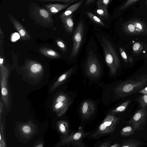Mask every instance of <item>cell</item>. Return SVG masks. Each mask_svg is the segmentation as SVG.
Returning <instances> with one entry per match:
<instances>
[{
    "label": "cell",
    "instance_id": "obj_1",
    "mask_svg": "<svg viewBox=\"0 0 147 147\" xmlns=\"http://www.w3.org/2000/svg\"><path fill=\"white\" fill-rule=\"evenodd\" d=\"M146 86L147 74L123 82L115 88L113 90L116 98H119L134 93Z\"/></svg>",
    "mask_w": 147,
    "mask_h": 147
},
{
    "label": "cell",
    "instance_id": "obj_2",
    "mask_svg": "<svg viewBox=\"0 0 147 147\" xmlns=\"http://www.w3.org/2000/svg\"><path fill=\"white\" fill-rule=\"evenodd\" d=\"M102 46L105 62L109 69L111 75H115L120 66V61L115 50L111 43L103 38Z\"/></svg>",
    "mask_w": 147,
    "mask_h": 147
},
{
    "label": "cell",
    "instance_id": "obj_3",
    "mask_svg": "<svg viewBox=\"0 0 147 147\" xmlns=\"http://www.w3.org/2000/svg\"><path fill=\"white\" fill-rule=\"evenodd\" d=\"M120 119L119 117L110 113L107 115L96 131L92 135V137L94 139H98L113 132Z\"/></svg>",
    "mask_w": 147,
    "mask_h": 147
},
{
    "label": "cell",
    "instance_id": "obj_4",
    "mask_svg": "<svg viewBox=\"0 0 147 147\" xmlns=\"http://www.w3.org/2000/svg\"><path fill=\"white\" fill-rule=\"evenodd\" d=\"M122 28L126 34L130 36L144 35L147 34V25L139 19H133L125 22Z\"/></svg>",
    "mask_w": 147,
    "mask_h": 147
},
{
    "label": "cell",
    "instance_id": "obj_5",
    "mask_svg": "<svg viewBox=\"0 0 147 147\" xmlns=\"http://www.w3.org/2000/svg\"><path fill=\"white\" fill-rule=\"evenodd\" d=\"M89 133L85 132L82 127H80L78 131L63 136L56 147L68 146L71 144L78 147H87L83 143L82 140Z\"/></svg>",
    "mask_w": 147,
    "mask_h": 147
},
{
    "label": "cell",
    "instance_id": "obj_6",
    "mask_svg": "<svg viewBox=\"0 0 147 147\" xmlns=\"http://www.w3.org/2000/svg\"><path fill=\"white\" fill-rule=\"evenodd\" d=\"M72 100L66 94L61 92L54 98L52 104L53 111L58 117L63 115L71 104Z\"/></svg>",
    "mask_w": 147,
    "mask_h": 147
},
{
    "label": "cell",
    "instance_id": "obj_7",
    "mask_svg": "<svg viewBox=\"0 0 147 147\" xmlns=\"http://www.w3.org/2000/svg\"><path fill=\"white\" fill-rule=\"evenodd\" d=\"M0 80L1 96L5 106L8 107L9 105V92L8 86V78L9 74L8 67L4 64L3 59L0 58Z\"/></svg>",
    "mask_w": 147,
    "mask_h": 147
},
{
    "label": "cell",
    "instance_id": "obj_8",
    "mask_svg": "<svg viewBox=\"0 0 147 147\" xmlns=\"http://www.w3.org/2000/svg\"><path fill=\"white\" fill-rule=\"evenodd\" d=\"M85 71L87 75L89 77L96 78L101 74V65L97 57L92 52L89 53L85 66Z\"/></svg>",
    "mask_w": 147,
    "mask_h": 147
},
{
    "label": "cell",
    "instance_id": "obj_9",
    "mask_svg": "<svg viewBox=\"0 0 147 147\" xmlns=\"http://www.w3.org/2000/svg\"><path fill=\"white\" fill-rule=\"evenodd\" d=\"M32 18L43 26H53V23L52 14L47 9L37 6L32 11Z\"/></svg>",
    "mask_w": 147,
    "mask_h": 147
},
{
    "label": "cell",
    "instance_id": "obj_10",
    "mask_svg": "<svg viewBox=\"0 0 147 147\" xmlns=\"http://www.w3.org/2000/svg\"><path fill=\"white\" fill-rule=\"evenodd\" d=\"M147 107L141 108L137 111L127 123L130 124L136 130H143L146 124Z\"/></svg>",
    "mask_w": 147,
    "mask_h": 147
},
{
    "label": "cell",
    "instance_id": "obj_11",
    "mask_svg": "<svg viewBox=\"0 0 147 147\" xmlns=\"http://www.w3.org/2000/svg\"><path fill=\"white\" fill-rule=\"evenodd\" d=\"M83 22L80 20L76 26L73 36V45L71 53V57H75L79 51L82 43L84 32Z\"/></svg>",
    "mask_w": 147,
    "mask_h": 147
},
{
    "label": "cell",
    "instance_id": "obj_12",
    "mask_svg": "<svg viewBox=\"0 0 147 147\" xmlns=\"http://www.w3.org/2000/svg\"><path fill=\"white\" fill-rule=\"evenodd\" d=\"M25 68L28 75L34 78L39 77L43 72V68L39 63L32 60L28 61L26 63Z\"/></svg>",
    "mask_w": 147,
    "mask_h": 147
},
{
    "label": "cell",
    "instance_id": "obj_13",
    "mask_svg": "<svg viewBox=\"0 0 147 147\" xmlns=\"http://www.w3.org/2000/svg\"><path fill=\"white\" fill-rule=\"evenodd\" d=\"M96 105L94 102L90 100H86L81 104L80 112L82 118L84 119L89 118L93 115L96 110Z\"/></svg>",
    "mask_w": 147,
    "mask_h": 147
},
{
    "label": "cell",
    "instance_id": "obj_14",
    "mask_svg": "<svg viewBox=\"0 0 147 147\" xmlns=\"http://www.w3.org/2000/svg\"><path fill=\"white\" fill-rule=\"evenodd\" d=\"M9 16L10 21L14 28L18 32L21 39L25 40L30 39L31 38L30 35L21 24L10 15Z\"/></svg>",
    "mask_w": 147,
    "mask_h": 147
},
{
    "label": "cell",
    "instance_id": "obj_15",
    "mask_svg": "<svg viewBox=\"0 0 147 147\" xmlns=\"http://www.w3.org/2000/svg\"><path fill=\"white\" fill-rule=\"evenodd\" d=\"M34 123L31 121H29L20 125L19 131L22 135L24 137H30L34 132L35 127Z\"/></svg>",
    "mask_w": 147,
    "mask_h": 147
},
{
    "label": "cell",
    "instance_id": "obj_16",
    "mask_svg": "<svg viewBox=\"0 0 147 147\" xmlns=\"http://www.w3.org/2000/svg\"><path fill=\"white\" fill-rule=\"evenodd\" d=\"M72 14L69 16L61 18V22L66 31L69 34L73 32L74 23Z\"/></svg>",
    "mask_w": 147,
    "mask_h": 147
},
{
    "label": "cell",
    "instance_id": "obj_17",
    "mask_svg": "<svg viewBox=\"0 0 147 147\" xmlns=\"http://www.w3.org/2000/svg\"><path fill=\"white\" fill-rule=\"evenodd\" d=\"M73 71V68H71L61 75L52 86L51 91H53L63 83L71 75Z\"/></svg>",
    "mask_w": 147,
    "mask_h": 147
},
{
    "label": "cell",
    "instance_id": "obj_18",
    "mask_svg": "<svg viewBox=\"0 0 147 147\" xmlns=\"http://www.w3.org/2000/svg\"><path fill=\"white\" fill-rule=\"evenodd\" d=\"M70 4H65L58 3H49L45 4L44 6L52 14L57 13L61 10L68 7Z\"/></svg>",
    "mask_w": 147,
    "mask_h": 147
},
{
    "label": "cell",
    "instance_id": "obj_19",
    "mask_svg": "<svg viewBox=\"0 0 147 147\" xmlns=\"http://www.w3.org/2000/svg\"><path fill=\"white\" fill-rule=\"evenodd\" d=\"M39 51L42 55L51 58H59L61 55L56 51L50 48L43 47L40 48Z\"/></svg>",
    "mask_w": 147,
    "mask_h": 147
},
{
    "label": "cell",
    "instance_id": "obj_20",
    "mask_svg": "<svg viewBox=\"0 0 147 147\" xmlns=\"http://www.w3.org/2000/svg\"><path fill=\"white\" fill-rule=\"evenodd\" d=\"M58 129L63 136L68 135L69 124L65 120H60L57 122Z\"/></svg>",
    "mask_w": 147,
    "mask_h": 147
},
{
    "label": "cell",
    "instance_id": "obj_21",
    "mask_svg": "<svg viewBox=\"0 0 147 147\" xmlns=\"http://www.w3.org/2000/svg\"><path fill=\"white\" fill-rule=\"evenodd\" d=\"M83 1V0H81L78 2L69 7L59 16L60 18H63L72 14L74 11H75L82 5Z\"/></svg>",
    "mask_w": 147,
    "mask_h": 147
},
{
    "label": "cell",
    "instance_id": "obj_22",
    "mask_svg": "<svg viewBox=\"0 0 147 147\" xmlns=\"http://www.w3.org/2000/svg\"><path fill=\"white\" fill-rule=\"evenodd\" d=\"M141 144V142L136 139H129L123 141L121 147H139Z\"/></svg>",
    "mask_w": 147,
    "mask_h": 147
},
{
    "label": "cell",
    "instance_id": "obj_23",
    "mask_svg": "<svg viewBox=\"0 0 147 147\" xmlns=\"http://www.w3.org/2000/svg\"><path fill=\"white\" fill-rule=\"evenodd\" d=\"M136 131L131 125H128L122 129L120 134L122 136L128 137L134 135Z\"/></svg>",
    "mask_w": 147,
    "mask_h": 147
},
{
    "label": "cell",
    "instance_id": "obj_24",
    "mask_svg": "<svg viewBox=\"0 0 147 147\" xmlns=\"http://www.w3.org/2000/svg\"><path fill=\"white\" fill-rule=\"evenodd\" d=\"M131 100H127L121 104L115 109L111 110L110 113L115 114L117 113L124 111L131 102Z\"/></svg>",
    "mask_w": 147,
    "mask_h": 147
},
{
    "label": "cell",
    "instance_id": "obj_25",
    "mask_svg": "<svg viewBox=\"0 0 147 147\" xmlns=\"http://www.w3.org/2000/svg\"><path fill=\"white\" fill-rule=\"evenodd\" d=\"M143 49V46L142 44L139 42H136L132 47L133 55H138L140 54Z\"/></svg>",
    "mask_w": 147,
    "mask_h": 147
},
{
    "label": "cell",
    "instance_id": "obj_26",
    "mask_svg": "<svg viewBox=\"0 0 147 147\" xmlns=\"http://www.w3.org/2000/svg\"><path fill=\"white\" fill-rule=\"evenodd\" d=\"M95 12L102 18L107 20L109 18V16L107 8L97 9Z\"/></svg>",
    "mask_w": 147,
    "mask_h": 147
},
{
    "label": "cell",
    "instance_id": "obj_27",
    "mask_svg": "<svg viewBox=\"0 0 147 147\" xmlns=\"http://www.w3.org/2000/svg\"><path fill=\"white\" fill-rule=\"evenodd\" d=\"M86 13L89 18L93 22L96 24L101 25L102 26H104L105 24L101 20L92 13L87 11Z\"/></svg>",
    "mask_w": 147,
    "mask_h": 147
},
{
    "label": "cell",
    "instance_id": "obj_28",
    "mask_svg": "<svg viewBox=\"0 0 147 147\" xmlns=\"http://www.w3.org/2000/svg\"><path fill=\"white\" fill-rule=\"evenodd\" d=\"M111 0H98L97 2V9L107 8Z\"/></svg>",
    "mask_w": 147,
    "mask_h": 147
},
{
    "label": "cell",
    "instance_id": "obj_29",
    "mask_svg": "<svg viewBox=\"0 0 147 147\" xmlns=\"http://www.w3.org/2000/svg\"><path fill=\"white\" fill-rule=\"evenodd\" d=\"M55 42L58 46L63 53L67 51V46L64 41L60 39H57L55 40Z\"/></svg>",
    "mask_w": 147,
    "mask_h": 147
},
{
    "label": "cell",
    "instance_id": "obj_30",
    "mask_svg": "<svg viewBox=\"0 0 147 147\" xmlns=\"http://www.w3.org/2000/svg\"><path fill=\"white\" fill-rule=\"evenodd\" d=\"M137 101L141 108L147 107V94H143L138 98Z\"/></svg>",
    "mask_w": 147,
    "mask_h": 147
},
{
    "label": "cell",
    "instance_id": "obj_31",
    "mask_svg": "<svg viewBox=\"0 0 147 147\" xmlns=\"http://www.w3.org/2000/svg\"><path fill=\"white\" fill-rule=\"evenodd\" d=\"M0 144L2 147H6L5 140L3 127V123L0 120Z\"/></svg>",
    "mask_w": 147,
    "mask_h": 147
},
{
    "label": "cell",
    "instance_id": "obj_32",
    "mask_svg": "<svg viewBox=\"0 0 147 147\" xmlns=\"http://www.w3.org/2000/svg\"><path fill=\"white\" fill-rule=\"evenodd\" d=\"M139 0H128L126 1L123 5H122L119 9V11H121L125 9L129 6L131 5L134 3H136Z\"/></svg>",
    "mask_w": 147,
    "mask_h": 147
},
{
    "label": "cell",
    "instance_id": "obj_33",
    "mask_svg": "<svg viewBox=\"0 0 147 147\" xmlns=\"http://www.w3.org/2000/svg\"><path fill=\"white\" fill-rule=\"evenodd\" d=\"M119 50L120 53L123 60L126 63H128V57L126 53L123 49L121 47L119 48Z\"/></svg>",
    "mask_w": 147,
    "mask_h": 147
},
{
    "label": "cell",
    "instance_id": "obj_34",
    "mask_svg": "<svg viewBox=\"0 0 147 147\" xmlns=\"http://www.w3.org/2000/svg\"><path fill=\"white\" fill-rule=\"evenodd\" d=\"M110 143V142L109 141L105 142L101 144L98 147H109Z\"/></svg>",
    "mask_w": 147,
    "mask_h": 147
},
{
    "label": "cell",
    "instance_id": "obj_35",
    "mask_svg": "<svg viewBox=\"0 0 147 147\" xmlns=\"http://www.w3.org/2000/svg\"><path fill=\"white\" fill-rule=\"evenodd\" d=\"M3 105L1 99L0 101V117L1 119V115L3 111Z\"/></svg>",
    "mask_w": 147,
    "mask_h": 147
},
{
    "label": "cell",
    "instance_id": "obj_36",
    "mask_svg": "<svg viewBox=\"0 0 147 147\" xmlns=\"http://www.w3.org/2000/svg\"><path fill=\"white\" fill-rule=\"evenodd\" d=\"M139 92L143 94H147V86L140 90Z\"/></svg>",
    "mask_w": 147,
    "mask_h": 147
},
{
    "label": "cell",
    "instance_id": "obj_37",
    "mask_svg": "<svg viewBox=\"0 0 147 147\" xmlns=\"http://www.w3.org/2000/svg\"><path fill=\"white\" fill-rule=\"evenodd\" d=\"M95 1V0H87L86 1L85 5H88Z\"/></svg>",
    "mask_w": 147,
    "mask_h": 147
},
{
    "label": "cell",
    "instance_id": "obj_38",
    "mask_svg": "<svg viewBox=\"0 0 147 147\" xmlns=\"http://www.w3.org/2000/svg\"><path fill=\"white\" fill-rule=\"evenodd\" d=\"M121 145L118 143H116L109 147H121Z\"/></svg>",
    "mask_w": 147,
    "mask_h": 147
},
{
    "label": "cell",
    "instance_id": "obj_39",
    "mask_svg": "<svg viewBox=\"0 0 147 147\" xmlns=\"http://www.w3.org/2000/svg\"><path fill=\"white\" fill-rule=\"evenodd\" d=\"M43 144L42 143H40L36 145L34 147H43Z\"/></svg>",
    "mask_w": 147,
    "mask_h": 147
},
{
    "label": "cell",
    "instance_id": "obj_40",
    "mask_svg": "<svg viewBox=\"0 0 147 147\" xmlns=\"http://www.w3.org/2000/svg\"><path fill=\"white\" fill-rule=\"evenodd\" d=\"M145 4H146V5L147 6V0H146L145 1Z\"/></svg>",
    "mask_w": 147,
    "mask_h": 147
}]
</instances>
